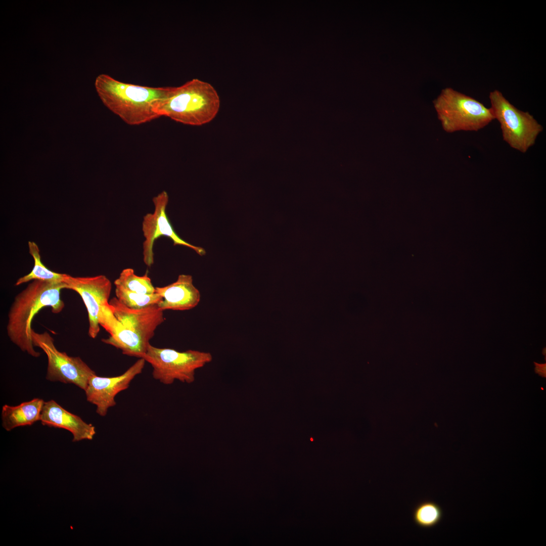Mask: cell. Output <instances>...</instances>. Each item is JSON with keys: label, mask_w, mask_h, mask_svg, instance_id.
I'll use <instances>...</instances> for the list:
<instances>
[{"label": "cell", "mask_w": 546, "mask_h": 546, "mask_svg": "<svg viewBox=\"0 0 546 546\" xmlns=\"http://www.w3.org/2000/svg\"><path fill=\"white\" fill-rule=\"evenodd\" d=\"M63 289H66L63 282L33 280L15 296L10 307L6 327L8 336L22 351L33 357H39L40 353L34 349L32 341V320L41 309L48 306L53 313L62 311L64 307L60 297Z\"/></svg>", "instance_id": "obj_1"}, {"label": "cell", "mask_w": 546, "mask_h": 546, "mask_svg": "<svg viewBox=\"0 0 546 546\" xmlns=\"http://www.w3.org/2000/svg\"><path fill=\"white\" fill-rule=\"evenodd\" d=\"M103 104L124 122L137 125L159 117L155 103L166 98L171 86L150 87L127 83L106 74L98 75L95 82Z\"/></svg>", "instance_id": "obj_2"}, {"label": "cell", "mask_w": 546, "mask_h": 546, "mask_svg": "<svg viewBox=\"0 0 546 546\" xmlns=\"http://www.w3.org/2000/svg\"><path fill=\"white\" fill-rule=\"evenodd\" d=\"M219 96L209 83L192 79L177 87H171L167 96L157 101L154 111L159 116L176 122L200 126L212 121L218 112Z\"/></svg>", "instance_id": "obj_3"}, {"label": "cell", "mask_w": 546, "mask_h": 546, "mask_svg": "<svg viewBox=\"0 0 546 546\" xmlns=\"http://www.w3.org/2000/svg\"><path fill=\"white\" fill-rule=\"evenodd\" d=\"M433 103L446 132L477 131L494 120L490 108L451 87L443 89Z\"/></svg>", "instance_id": "obj_4"}, {"label": "cell", "mask_w": 546, "mask_h": 546, "mask_svg": "<svg viewBox=\"0 0 546 546\" xmlns=\"http://www.w3.org/2000/svg\"><path fill=\"white\" fill-rule=\"evenodd\" d=\"M153 368V377L165 385L175 380L190 384L194 382L196 371L212 360L208 352L196 350L178 351L158 348L150 344L143 357Z\"/></svg>", "instance_id": "obj_5"}, {"label": "cell", "mask_w": 546, "mask_h": 546, "mask_svg": "<svg viewBox=\"0 0 546 546\" xmlns=\"http://www.w3.org/2000/svg\"><path fill=\"white\" fill-rule=\"evenodd\" d=\"M492 114L500 124L503 140L523 153L533 146L543 128L528 112L518 109L498 90L490 92Z\"/></svg>", "instance_id": "obj_6"}, {"label": "cell", "mask_w": 546, "mask_h": 546, "mask_svg": "<svg viewBox=\"0 0 546 546\" xmlns=\"http://www.w3.org/2000/svg\"><path fill=\"white\" fill-rule=\"evenodd\" d=\"M34 346L41 348L47 355L48 367L46 379L52 382L73 384L85 390L89 378L96 375L79 357L68 355L57 349L54 340L47 332L31 333Z\"/></svg>", "instance_id": "obj_7"}, {"label": "cell", "mask_w": 546, "mask_h": 546, "mask_svg": "<svg viewBox=\"0 0 546 546\" xmlns=\"http://www.w3.org/2000/svg\"><path fill=\"white\" fill-rule=\"evenodd\" d=\"M168 200L169 197L165 191L159 193L152 199L154 205V212L147 213L143 217L142 231L145 239L143 244V261L148 267H151L154 261V242L158 238L163 236L169 237L173 241L174 246L182 245L187 247L201 256L206 254V251L203 248L187 242L174 232L166 213Z\"/></svg>", "instance_id": "obj_8"}, {"label": "cell", "mask_w": 546, "mask_h": 546, "mask_svg": "<svg viewBox=\"0 0 546 546\" xmlns=\"http://www.w3.org/2000/svg\"><path fill=\"white\" fill-rule=\"evenodd\" d=\"M64 282L66 289L76 292L86 307L89 322L88 336L95 339L100 331L99 316L101 307L109 304L112 284L105 275L73 277L66 274Z\"/></svg>", "instance_id": "obj_9"}, {"label": "cell", "mask_w": 546, "mask_h": 546, "mask_svg": "<svg viewBox=\"0 0 546 546\" xmlns=\"http://www.w3.org/2000/svg\"><path fill=\"white\" fill-rule=\"evenodd\" d=\"M146 362L144 358H139L117 376L100 377L96 374L89 378L84 391L86 400L96 406V412L99 415L105 416L109 408L116 404V396L129 387L135 377L142 372Z\"/></svg>", "instance_id": "obj_10"}, {"label": "cell", "mask_w": 546, "mask_h": 546, "mask_svg": "<svg viewBox=\"0 0 546 546\" xmlns=\"http://www.w3.org/2000/svg\"><path fill=\"white\" fill-rule=\"evenodd\" d=\"M109 303L117 320L147 343H150L157 328L165 321L163 310L158 304L132 309L122 304L116 297L111 299Z\"/></svg>", "instance_id": "obj_11"}, {"label": "cell", "mask_w": 546, "mask_h": 546, "mask_svg": "<svg viewBox=\"0 0 546 546\" xmlns=\"http://www.w3.org/2000/svg\"><path fill=\"white\" fill-rule=\"evenodd\" d=\"M99 324L110 334L102 339L104 343L120 349L124 355L143 358L150 343L124 326L115 317L109 303L101 307Z\"/></svg>", "instance_id": "obj_12"}, {"label": "cell", "mask_w": 546, "mask_h": 546, "mask_svg": "<svg viewBox=\"0 0 546 546\" xmlns=\"http://www.w3.org/2000/svg\"><path fill=\"white\" fill-rule=\"evenodd\" d=\"M40 421L43 425L70 431L73 435V442L92 440L96 433L92 424L86 423L80 417L70 413L53 400L44 401Z\"/></svg>", "instance_id": "obj_13"}, {"label": "cell", "mask_w": 546, "mask_h": 546, "mask_svg": "<svg viewBox=\"0 0 546 546\" xmlns=\"http://www.w3.org/2000/svg\"><path fill=\"white\" fill-rule=\"evenodd\" d=\"M155 292L162 298L158 305L163 311L191 309L198 305L201 298L199 290L193 284L192 276L189 275H179L175 282L155 287Z\"/></svg>", "instance_id": "obj_14"}, {"label": "cell", "mask_w": 546, "mask_h": 546, "mask_svg": "<svg viewBox=\"0 0 546 546\" xmlns=\"http://www.w3.org/2000/svg\"><path fill=\"white\" fill-rule=\"evenodd\" d=\"M44 401L36 398L16 406L4 405L2 410V426L8 431L20 426L32 425L40 421Z\"/></svg>", "instance_id": "obj_15"}, {"label": "cell", "mask_w": 546, "mask_h": 546, "mask_svg": "<svg viewBox=\"0 0 546 546\" xmlns=\"http://www.w3.org/2000/svg\"><path fill=\"white\" fill-rule=\"evenodd\" d=\"M28 245L29 252L34 260V266L29 274L17 280L15 286L33 280L64 282L65 274L58 273L50 270L41 262L40 251L37 244L29 241Z\"/></svg>", "instance_id": "obj_16"}, {"label": "cell", "mask_w": 546, "mask_h": 546, "mask_svg": "<svg viewBox=\"0 0 546 546\" xmlns=\"http://www.w3.org/2000/svg\"><path fill=\"white\" fill-rule=\"evenodd\" d=\"M114 284L115 287L129 292L147 294L155 293V287L147 274L142 276H137L131 268L123 269Z\"/></svg>", "instance_id": "obj_17"}, {"label": "cell", "mask_w": 546, "mask_h": 546, "mask_svg": "<svg viewBox=\"0 0 546 546\" xmlns=\"http://www.w3.org/2000/svg\"><path fill=\"white\" fill-rule=\"evenodd\" d=\"M442 515V510L440 506L430 500L419 503L413 513L414 522L419 527L423 528L435 526L441 520Z\"/></svg>", "instance_id": "obj_18"}, {"label": "cell", "mask_w": 546, "mask_h": 546, "mask_svg": "<svg viewBox=\"0 0 546 546\" xmlns=\"http://www.w3.org/2000/svg\"><path fill=\"white\" fill-rule=\"evenodd\" d=\"M116 298L122 304L132 309H141L158 304L162 298L157 293L141 294L115 287Z\"/></svg>", "instance_id": "obj_19"}, {"label": "cell", "mask_w": 546, "mask_h": 546, "mask_svg": "<svg viewBox=\"0 0 546 546\" xmlns=\"http://www.w3.org/2000/svg\"><path fill=\"white\" fill-rule=\"evenodd\" d=\"M535 365V372L536 374H538L539 376L543 377H545L546 375V365L545 363H538L534 362Z\"/></svg>", "instance_id": "obj_20"}]
</instances>
